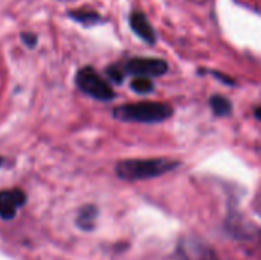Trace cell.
<instances>
[{
    "instance_id": "obj_7",
    "label": "cell",
    "mask_w": 261,
    "mask_h": 260,
    "mask_svg": "<svg viewBox=\"0 0 261 260\" xmlns=\"http://www.w3.org/2000/svg\"><path fill=\"white\" fill-rule=\"evenodd\" d=\"M210 106L214 112V115L217 116H228L232 112V104L228 98L222 97V95H214L210 98Z\"/></svg>"
},
{
    "instance_id": "obj_11",
    "label": "cell",
    "mask_w": 261,
    "mask_h": 260,
    "mask_svg": "<svg viewBox=\"0 0 261 260\" xmlns=\"http://www.w3.org/2000/svg\"><path fill=\"white\" fill-rule=\"evenodd\" d=\"M107 74H109V77L113 80V81H116V83H121L122 80H124V72L122 70H119V67H110V69H107Z\"/></svg>"
},
{
    "instance_id": "obj_8",
    "label": "cell",
    "mask_w": 261,
    "mask_h": 260,
    "mask_svg": "<svg viewBox=\"0 0 261 260\" xmlns=\"http://www.w3.org/2000/svg\"><path fill=\"white\" fill-rule=\"evenodd\" d=\"M130 87L132 90H135L136 93H141V95H145V93H150L153 92V83L150 78H145V77H135V80L130 83Z\"/></svg>"
},
{
    "instance_id": "obj_10",
    "label": "cell",
    "mask_w": 261,
    "mask_h": 260,
    "mask_svg": "<svg viewBox=\"0 0 261 260\" xmlns=\"http://www.w3.org/2000/svg\"><path fill=\"white\" fill-rule=\"evenodd\" d=\"M70 17L86 26L93 25L99 20V15L96 12H89V11H73V12H70Z\"/></svg>"
},
{
    "instance_id": "obj_2",
    "label": "cell",
    "mask_w": 261,
    "mask_h": 260,
    "mask_svg": "<svg viewBox=\"0 0 261 260\" xmlns=\"http://www.w3.org/2000/svg\"><path fill=\"white\" fill-rule=\"evenodd\" d=\"M173 107L167 103L159 101H139L118 106L113 110L115 118L127 123H144L156 124L168 120L173 115Z\"/></svg>"
},
{
    "instance_id": "obj_5",
    "label": "cell",
    "mask_w": 261,
    "mask_h": 260,
    "mask_svg": "<svg viewBox=\"0 0 261 260\" xmlns=\"http://www.w3.org/2000/svg\"><path fill=\"white\" fill-rule=\"evenodd\" d=\"M24 193L20 190L0 192V218L5 221L12 219L17 210L24 204Z\"/></svg>"
},
{
    "instance_id": "obj_9",
    "label": "cell",
    "mask_w": 261,
    "mask_h": 260,
    "mask_svg": "<svg viewBox=\"0 0 261 260\" xmlns=\"http://www.w3.org/2000/svg\"><path fill=\"white\" fill-rule=\"evenodd\" d=\"M95 218H96V208L95 207H86L81 210V215L78 218V224L83 230H92Z\"/></svg>"
},
{
    "instance_id": "obj_13",
    "label": "cell",
    "mask_w": 261,
    "mask_h": 260,
    "mask_svg": "<svg viewBox=\"0 0 261 260\" xmlns=\"http://www.w3.org/2000/svg\"><path fill=\"white\" fill-rule=\"evenodd\" d=\"M255 116H257L258 120H261V107H258V109L255 110Z\"/></svg>"
},
{
    "instance_id": "obj_6",
    "label": "cell",
    "mask_w": 261,
    "mask_h": 260,
    "mask_svg": "<svg viewBox=\"0 0 261 260\" xmlns=\"http://www.w3.org/2000/svg\"><path fill=\"white\" fill-rule=\"evenodd\" d=\"M128 21H130L132 31H133L141 40H144V41L148 43V44L156 43V31H154L153 25L148 21V18L145 17L144 12H139V11L132 12Z\"/></svg>"
},
{
    "instance_id": "obj_14",
    "label": "cell",
    "mask_w": 261,
    "mask_h": 260,
    "mask_svg": "<svg viewBox=\"0 0 261 260\" xmlns=\"http://www.w3.org/2000/svg\"><path fill=\"white\" fill-rule=\"evenodd\" d=\"M0 166H2V158H0Z\"/></svg>"
},
{
    "instance_id": "obj_1",
    "label": "cell",
    "mask_w": 261,
    "mask_h": 260,
    "mask_svg": "<svg viewBox=\"0 0 261 260\" xmlns=\"http://www.w3.org/2000/svg\"><path fill=\"white\" fill-rule=\"evenodd\" d=\"M180 164L170 158H148V159H124L116 164V175L124 181H144L167 175Z\"/></svg>"
},
{
    "instance_id": "obj_3",
    "label": "cell",
    "mask_w": 261,
    "mask_h": 260,
    "mask_svg": "<svg viewBox=\"0 0 261 260\" xmlns=\"http://www.w3.org/2000/svg\"><path fill=\"white\" fill-rule=\"evenodd\" d=\"M76 86L80 90H83L86 95L99 100V101H110L115 97L113 89L110 84L92 67H83L76 74Z\"/></svg>"
},
{
    "instance_id": "obj_4",
    "label": "cell",
    "mask_w": 261,
    "mask_h": 260,
    "mask_svg": "<svg viewBox=\"0 0 261 260\" xmlns=\"http://www.w3.org/2000/svg\"><path fill=\"white\" fill-rule=\"evenodd\" d=\"M167 70H168V63L162 58L138 57V58L128 60L125 64V72L133 77L153 78V77H161L167 74Z\"/></svg>"
},
{
    "instance_id": "obj_12",
    "label": "cell",
    "mask_w": 261,
    "mask_h": 260,
    "mask_svg": "<svg viewBox=\"0 0 261 260\" xmlns=\"http://www.w3.org/2000/svg\"><path fill=\"white\" fill-rule=\"evenodd\" d=\"M21 40L28 44V46H34V44H37V37L34 35V34H21Z\"/></svg>"
}]
</instances>
